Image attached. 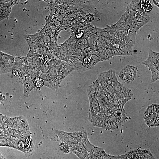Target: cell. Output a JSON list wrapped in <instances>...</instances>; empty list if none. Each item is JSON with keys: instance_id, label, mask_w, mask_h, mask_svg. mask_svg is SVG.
<instances>
[{"instance_id": "cell-12", "label": "cell", "mask_w": 159, "mask_h": 159, "mask_svg": "<svg viewBox=\"0 0 159 159\" xmlns=\"http://www.w3.org/2000/svg\"><path fill=\"white\" fill-rule=\"evenodd\" d=\"M5 100L4 95L0 94V104L3 102Z\"/></svg>"}, {"instance_id": "cell-6", "label": "cell", "mask_w": 159, "mask_h": 159, "mask_svg": "<svg viewBox=\"0 0 159 159\" xmlns=\"http://www.w3.org/2000/svg\"><path fill=\"white\" fill-rule=\"evenodd\" d=\"M137 71V67L127 65L120 71L119 77L123 82L128 83L132 82L135 80Z\"/></svg>"}, {"instance_id": "cell-5", "label": "cell", "mask_w": 159, "mask_h": 159, "mask_svg": "<svg viewBox=\"0 0 159 159\" xmlns=\"http://www.w3.org/2000/svg\"><path fill=\"white\" fill-rule=\"evenodd\" d=\"M144 120L149 127L159 126V105L152 104L146 108L144 115Z\"/></svg>"}, {"instance_id": "cell-2", "label": "cell", "mask_w": 159, "mask_h": 159, "mask_svg": "<svg viewBox=\"0 0 159 159\" xmlns=\"http://www.w3.org/2000/svg\"><path fill=\"white\" fill-rule=\"evenodd\" d=\"M23 35L29 50L38 52H51L56 46L57 36L47 23L38 32Z\"/></svg>"}, {"instance_id": "cell-14", "label": "cell", "mask_w": 159, "mask_h": 159, "mask_svg": "<svg viewBox=\"0 0 159 159\" xmlns=\"http://www.w3.org/2000/svg\"><path fill=\"white\" fill-rule=\"evenodd\" d=\"M0 159H5L1 154L0 153Z\"/></svg>"}, {"instance_id": "cell-3", "label": "cell", "mask_w": 159, "mask_h": 159, "mask_svg": "<svg viewBox=\"0 0 159 159\" xmlns=\"http://www.w3.org/2000/svg\"><path fill=\"white\" fill-rule=\"evenodd\" d=\"M106 87L109 92L123 107L133 96L132 90L117 80L115 72L113 73L109 84Z\"/></svg>"}, {"instance_id": "cell-8", "label": "cell", "mask_w": 159, "mask_h": 159, "mask_svg": "<svg viewBox=\"0 0 159 159\" xmlns=\"http://www.w3.org/2000/svg\"><path fill=\"white\" fill-rule=\"evenodd\" d=\"M88 159H119V156L110 155L103 150H100L92 153Z\"/></svg>"}, {"instance_id": "cell-7", "label": "cell", "mask_w": 159, "mask_h": 159, "mask_svg": "<svg viewBox=\"0 0 159 159\" xmlns=\"http://www.w3.org/2000/svg\"><path fill=\"white\" fill-rule=\"evenodd\" d=\"M119 159H155L148 150H134L119 156Z\"/></svg>"}, {"instance_id": "cell-13", "label": "cell", "mask_w": 159, "mask_h": 159, "mask_svg": "<svg viewBox=\"0 0 159 159\" xmlns=\"http://www.w3.org/2000/svg\"><path fill=\"white\" fill-rule=\"evenodd\" d=\"M153 4L158 7H159V0H153Z\"/></svg>"}, {"instance_id": "cell-11", "label": "cell", "mask_w": 159, "mask_h": 159, "mask_svg": "<svg viewBox=\"0 0 159 159\" xmlns=\"http://www.w3.org/2000/svg\"><path fill=\"white\" fill-rule=\"evenodd\" d=\"M84 33V31L82 29H79L77 30L76 33V36L77 38L81 37Z\"/></svg>"}, {"instance_id": "cell-1", "label": "cell", "mask_w": 159, "mask_h": 159, "mask_svg": "<svg viewBox=\"0 0 159 159\" xmlns=\"http://www.w3.org/2000/svg\"><path fill=\"white\" fill-rule=\"evenodd\" d=\"M74 70L72 65L55 58L42 71L39 77L43 80L44 85L55 90L63 80Z\"/></svg>"}, {"instance_id": "cell-9", "label": "cell", "mask_w": 159, "mask_h": 159, "mask_svg": "<svg viewBox=\"0 0 159 159\" xmlns=\"http://www.w3.org/2000/svg\"><path fill=\"white\" fill-rule=\"evenodd\" d=\"M140 7L142 9L146 12L150 11L152 9L153 6L149 0H142L140 1Z\"/></svg>"}, {"instance_id": "cell-4", "label": "cell", "mask_w": 159, "mask_h": 159, "mask_svg": "<svg viewBox=\"0 0 159 159\" xmlns=\"http://www.w3.org/2000/svg\"><path fill=\"white\" fill-rule=\"evenodd\" d=\"M150 70L152 77L150 82L154 83L159 79V53L155 52L151 49L149 50L147 59L141 63Z\"/></svg>"}, {"instance_id": "cell-10", "label": "cell", "mask_w": 159, "mask_h": 159, "mask_svg": "<svg viewBox=\"0 0 159 159\" xmlns=\"http://www.w3.org/2000/svg\"><path fill=\"white\" fill-rule=\"evenodd\" d=\"M32 82L34 87L37 88L41 87L44 85V82L43 79L39 77H34L32 80Z\"/></svg>"}]
</instances>
